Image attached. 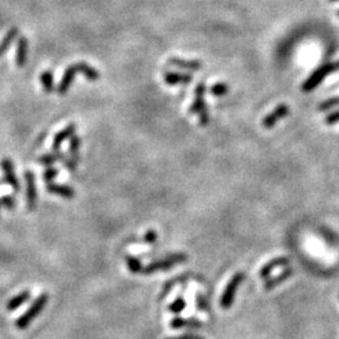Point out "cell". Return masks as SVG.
<instances>
[{
  "mask_svg": "<svg viewBox=\"0 0 339 339\" xmlns=\"http://www.w3.org/2000/svg\"><path fill=\"white\" fill-rule=\"evenodd\" d=\"M0 167H2L3 176H4V182L8 184L15 192L20 191V184H19L17 175H15L14 164L10 159L5 157L0 161Z\"/></svg>",
  "mask_w": 339,
  "mask_h": 339,
  "instance_id": "obj_8",
  "label": "cell"
},
{
  "mask_svg": "<svg viewBox=\"0 0 339 339\" xmlns=\"http://www.w3.org/2000/svg\"><path fill=\"white\" fill-rule=\"evenodd\" d=\"M48 300H49L48 293H42V294L38 295L34 302H32L31 306L15 321V327L18 329H27L32 324V322L40 316L43 309L48 304Z\"/></svg>",
  "mask_w": 339,
  "mask_h": 339,
  "instance_id": "obj_2",
  "label": "cell"
},
{
  "mask_svg": "<svg viewBox=\"0 0 339 339\" xmlns=\"http://www.w3.org/2000/svg\"><path fill=\"white\" fill-rule=\"evenodd\" d=\"M66 157V154L61 151H51L50 153H45L43 156H40L38 159V164H40L42 166L49 167L51 165H54L56 162L63 161V159Z\"/></svg>",
  "mask_w": 339,
  "mask_h": 339,
  "instance_id": "obj_19",
  "label": "cell"
},
{
  "mask_svg": "<svg viewBox=\"0 0 339 339\" xmlns=\"http://www.w3.org/2000/svg\"><path fill=\"white\" fill-rule=\"evenodd\" d=\"M203 93H205V85L200 83L197 85L196 89H195V98L192 102L191 108H190V112L195 113V115H199L200 124L201 126H207L208 124V112L207 107H206L205 101H203Z\"/></svg>",
  "mask_w": 339,
  "mask_h": 339,
  "instance_id": "obj_5",
  "label": "cell"
},
{
  "mask_svg": "<svg viewBox=\"0 0 339 339\" xmlns=\"http://www.w3.org/2000/svg\"><path fill=\"white\" fill-rule=\"evenodd\" d=\"M334 106H339V97L337 98H330V99H327V101L322 102L321 105H319V111L321 112H325L327 110H329V108L334 107Z\"/></svg>",
  "mask_w": 339,
  "mask_h": 339,
  "instance_id": "obj_29",
  "label": "cell"
},
{
  "mask_svg": "<svg viewBox=\"0 0 339 339\" xmlns=\"http://www.w3.org/2000/svg\"><path fill=\"white\" fill-rule=\"evenodd\" d=\"M75 131H77V124L74 123H69L68 126L64 127L63 129H61L58 134H56V136H54L53 143H51V150L59 151L62 143H63L64 141L70 140V138L75 135Z\"/></svg>",
  "mask_w": 339,
  "mask_h": 339,
  "instance_id": "obj_10",
  "label": "cell"
},
{
  "mask_svg": "<svg viewBox=\"0 0 339 339\" xmlns=\"http://www.w3.org/2000/svg\"><path fill=\"white\" fill-rule=\"evenodd\" d=\"M227 91H229V87L225 85V83H216V85H214L213 87H211L210 92H211V94H214V96L222 97L227 93Z\"/></svg>",
  "mask_w": 339,
  "mask_h": 339,
  "instance_id": "obj_27",
  "label": "cell"
},
{
  "mask_svg": "<svg viewBox=\"0 0 339 339\" xmlns=\"http://www.w3.org/2000/svg\"><path fill=\"white\" fill-rule=\"evenodd\" d=\"M24 180H25V200H27V208L29 211H33L37 207L38 200V191L37 184H35V175L33 171L28 170L24 172Z\"/></svg>",
  "mask_w": 339,
  "mask_h": 339,
  "instance_id": "obj_7",
  "label": "cell"
},
{
  "mask_svg": "<svg viewBox=\"0 0 339 339\" xmlns=\"http://www.w3.org/2000/svg\"><path fill=\"white\" fill-rule=\"evenodd\" d=\"M288 115H289L288 106H285V105L278 106V107L274 108L273 112L269 113L267 117H264V119H263V122H262L263 127H264V128H271V127L275 126V124L278 123L281 118L286 117Z\"/></svg>",
  "mask_w": 339,
  "mask_h": 339,
  "instance_id": "obj_9",
  "label": "cell"
},
{
  "mask_svg": "<svg viewBox=\"0 0 339 339\" xmlns=\"http://www.w3.org/2000/svg\"><path fill=\"white\" fill-rule=\"evenodd\" d=\"M289 264V257H275V259H273L271 262L268 263V264H265L264 267L262 268V270H260V278H268V276L270 275L271 271L274 269H276V268H280V267H286V265Z\"/></svg>",
  "mask_w": 339,
  "mask_h": 339,
  "instance_id": "obj_16",
  "label": "cell"
},
{
  "mask_svg": "<svg viewBox=\"0 0 339 339\" xmlns=\"http://www.w3.org/2000/svg\"><path fill=\"white\" fill-rule=\"evenodd\" d=\"M47 191L51 195H57V196L64 197V199H73V197L75 196V191L73 187L68 185H62V184H47Z\"/></svg>",
  "mask_w": 339,
  "mask_h": 339,
  "instance_id": "obj_11",
  "label": "cell"
},
{
  "mask_svg": "<svg viewBox=\"0 0 339 339\" xmlns=\"http://www.w3.org/2000/svg\"><path fill=\"white\" fill-rule=\"evenodd\" d=\"M0 205L5 207L7 210H13L17 206V201L12 195H5V196L0 197Z\"/></svg>",
  "mask_w": 339,
  "mask_h": 339,
  "instance_id": "obj_26",
  "label": "cell"
},
{
  "mask_svg": "<svg viewBox=\"0 0 339 339\" xmlns=\"http://www.w3.org/2000/svg\"><path fill=\"white\" fill-rule=\"evenodd\" d=\"M186 260H187V255L182 253L167 255V256L164 257V259H160L157 260V262H152L151 264H148L147 267L143 268L142 273L141 274L151 275V274L157 273V271L169 270L171 268L176 267V265L184 264V263H186Z\"/></svg>",
  "mask_w": 339,
  "mask_h": 339,
  "instance_id": "obj_4",
  "label": "cell"
},
{
  "mask_svg": "<svg viewBox=\"0 0 339 339\" xmlns=\"http://www.w3.org/2000/svg\"><path fill=\"white\" fill-rule=\"evenodd\" d=\"M157 240V232L154 230H148L143 237V243L146 244H154Z\"/></svg>",
  "mask_w": 339,
  "mask_h": 339,
  "instance_id": "obj_30",
  "label": "cell"
},
{
  "mask_svg": "<svg viewBox=\"0 0 339 339\" xmlns=\"http://www.w3.org/2000/svg\"><path fill=\"white\" fill-rule=\"evenodd\" d=\"M63 166L66 167L68 171H70V172H74V171H77V164H78V160L77 159H73V157H64L63 159Z\"/></svg>",
  "mask_w": 339,
  "mask_h": 339,
  "instance_id": "obj_28",
  "label": "cell"
},
{
  "mask_svg": "<svg viewBox=\"0 0 339 339\" xmlns=\"http://www.w3.org/2000/svg\"><path fill=\"white\" fill-rule=\"evenodd\" d=\"M80 147H81V138L78 137L77 135H74L72 138H70V141H69V154H70V157L80 160V156H78V152H80Z\"/></svg>",
  "mask_w": 339,
  "mask_h": 339,
  "instance_id": "obj_23",
  "label": "cell"
},
{
  "mask_svg": "<svg viewBox=\"0 0 339 339\" xmlns=\"http://www.w3.org/2000/svg\"><path fill=\"white\" fill-rule=\"evenodd\" d=\"M329 2H332V3H335V2H339V0H329Z\"/></svg>",
  "mask_w": 339,
  "mask_h": 339,
  "instance_id": "obj_34",
  "label": "cell"
},
{
  "mask_svg": "<svg viewBox=\"0 0 339 339\" xmlns=\"http://www.w3.org/2000/svg\"><path fill=\"white\" fill-rule=\"evenodd\" d=\"M78 73H82L87 80H89L91 82H94V81H97L99 78V73L96 68L91 67L89 64L85 63V62H78V63L72 64V66H69L64 70L61 82H59L58 87H57L58 94L63 96V94L67 93L69 87L72 86L73 81H74V77Z\"/></svg>",
  "mask_w": 339,
  "mask_h": 339,
  "instance_id": "obj_1",
  "label": "cell"
},
{
  "mask_svg": "<svg viewBox=\"0 0 339 339\" xmlns=\"http://www.w3.org/2000/svg\"><path fill=\"white\" fill-rule=\"evenodd\" d=\"M3 182H4V181H3V180H0V185H2V184H3Z\"/></svg>",
  "mask_w": 339,
  "mask_h": 339,
  "instance_id": "obj_35",
  "label": "cell"
},
{
  "mask_svg": "<svg viewBox=\"0 0 339 339\" xmlns=\"http://www.w3.org/2000/svg\"><path fill=\"white\" fill-rule=\"evenodd\" d=\"M126 260H127V267H128V269L132 274H141V273H142V270H143L142 263H141V260L138 259V257L127 256Z\"/></svg>",
  "mask_w": 339,
  "mask_h": 339,
  "instance_id": "obj_22",
  "label": "cell"
},
{
  "mask_svg": "<svg viewBox=\"0 0 339 339\" xmlns=\"http://www.w3.org/2000/svg\"><path fill=\"white\" fill-rule=\"evenodd\" d=\"M338 70H339V61L332 62V63L323 64L322 67L317 68V69L314 70L310 75H309L308 80L303 83L302 91L304 92V93H309V92H311L313 89H316L317 87L321 85V83L323 82V80H324L327 75L332 74V73H334V72H338Z\"/></svg>",
  "mask_w": 339,
  "mask_h": 339,
  "instance_id": "obj_3",
  "label": "cell"
},
{
  "mask_svg": "<svg viewBox=\"0 0 339 339\" xmlns=\"http://www.w3.org/2000/svg\"><path fill=\"white\" fill-rule=\"evenodd\" d=\"M171 328H173V329H180V328H201L202 327V323L199 321V319H195V318H189V319H185V318H180V317H176V318H173L172 321L170 323Z\"/></svg>",
  "mask_w": 339,
  "mask_h": 339,
  "instance_id": "obj_18",
  "label": "cell"
},
{
  "mask_svg": "<svg viewBox=\"0 0 339 339\" xmlns=\"http://www.w3.org/2000/svg\"><path fill=\"white\" fill-rule=\"evenodd\" d=\"M31 290L25 289L23 292H20L19 294L13 297L12 299H9V302L7 303V310L8 311H14L18 308H20L21 305L25 304L29 299H31Z\"/></svg>",
  "mask_w": 339,
  "mask_h": 339,
  "instance_id": "obj_15",
  "label": "cell"
},
{
  "mask_svg": "<svg viewBox=\"0 0 339 339\" xmlns=\"http://www.w3.org/2000/svg\"><path fill=\"white\" fill-rule=\"evenodd\" d=\"M244 278H245V275H244V273H241V271L240 273H237L234 276H232L231 280L229 281V284H227L226 288H225L224 293H222L221 295L220 299L221 308L229 309L230 306L232 305L235 295H237V290L239 286H240V284L244 281Z\"/></svg>",
  "mask_w": 339,
  "mask_h": 339,
  "instance_id": "obj_6",
  "label": "cell"
},
{
  "mask_svg": "<svg viewBox=\"0 0 339 339\" xmlns=\"http://www.w3.org/2000/svg\"><path fill=\"white\" fill-rule=\"evenodd\" d=\"M196 304H197V308H199L200 310H202V311H206L208 309V305H207V303H206V299L202 297L201 294H199L196 297Z\"/></svg>",
  "mask_w": 339,
  "mask_h": 339,
  "instance_id": "obj_31",
  "label": "cell"
},
{
  "mask_svg": "<svg viewBox=\"0 0 339 339\" xmlns=\"http://www.w3.org/2000/svg\"><path fill=\"white\" fill-rule=\"evenodd\" d=\"M324 122L327 124H334V123H338L339 122V111L337 112H333L330 113V115H328L327 117H325Z\"/></svg>",
  "mask_w": 339,
  "mask_h": 339,
  "instance_id": "obj_32",
  "label": "cell"
},
{
  "mask_svg": "<svg viewBox=\"0 0 339 339\" xmlns=\"http://www.w3.org/2000/svg\"><path fill=\"white\" fill-rule=\"evenodd\" d=\"M293 271L292 268H286L285 270L281 271L280 274H278L276 276H273V278H269L267 279V281L264 283V289L265 290H271L274 288H276L278 285H280L281 283H284V281H286L290 276L293 275Z\"/></svg>",
  "mask_w": 339,
  "mask_h": 339,
  "instance_id": "obj_14",
  "label": "cell"
},
{
  "mask_svg": "<svg viewBox=\"0 0 339 339\" xmlns=\"http://www.w3.org/2000/svg\"><path fill=\"white\" fill-rule=\"evenodd\" d=\"M167 339H202V338L199 337V335L190 334V333H187V334H182V335H180V337H172V338H167Z\"/></svg>",
  "mask_w": 339,
  "mask_h": 339,
  "instance_id": "obj_33",
  "label": "cell"
},
{
  "mask_svg": "<svg viewBox=\"0 0 339 339\" xmlns=\"http://www.w3.org/2000/svg\"><path fill=\"white\" fill-rule=\"evenodd\" d=\"M40 85H42L45 93H51L54 91V75L50 69L44 70L40 74Z\"/></svg>",
  "mask_w": 339,
  "mask_h": 339,
  "instance_id": "obj_21",
  "label": "cell"
},
{
  "mask_svg": "<svg viewBox=\"0 0 339 339\" xmlns=\"http://www.w3.org/2000/svg\"><path fill=\"white\" fill-rule=\"evenodd\" d=\"M28 58V39L25 37H20L17 43V51H15V64L19 68H23L27 64Z\"/></svg>",
  "mask_w": 339,
  "mask_h": 339,
  "instance_id": "obj_12",
  "label": "cell"
},
{
  "mask_svg": "<svg viewBox=\"0 0 339 339\" xmlns=\"http://www.w3.org/2000/svg\"><path fill=\"white\" fill-rule=\"evenodd\" d=\"M58 175H59V170L56 169V167L49 166L44 170V172H43V180H44V182L47 184L53 182V180H56V177Z\"/></svg>",
  "mask_w": 339,
  "mask_h": 339,
  "instance_id": "obj_25",
  "label": "cell"
},
{
  "mask_svg": "<svg viewBox=\"0 0 339 339\" xmlns=\"http://www.w3.org/2000/svg\"><path fill=\"white\" fill-rule=\"evenodd\" d=\"M185 308H186V302H185V299H184L182 295H180V297L176 298V300L172 303V304H170L169 310L173 314H178V313H181V311H182Z\"/></svg>",
  "mask_w": 339,
  "mask_h": 339,
  "instance_id": "obj_24",
  "label": "cell"
},
{
  "mask_svg": "<svg viewBox=\"0 0 339 339\" xmlns=\"http://www.w3.org/2000/svg\"><path fill=\"white\" fill-rule=\"evenodd\" d=\"M18 35H19L18 28H12L10 31H8V33L4 35V38H3L2 42H0V57L9 49L10 45L13 44V42L18 38Z\"/></svg>",
  "mask_w": 339,
  "mask_h": 339,
  "instance_id": "obj_20",
  "label": "cell"
},
{
  "mask_svg": "<svg viewBox=\"0 0 339 339\" xmlns=\"http://www.w3.org/2000/svg\"><path fill=\"white\" fill-rule=\"evenodd\" d=\"M164 80L167 85L176 86V85H187V83L191 82L192 77L191 74H186V73L169 72L164 75Z\"/></svg>",
  "mask_w": 339,
  "mask_h": 339,
  "instance_id": "obj_17",
  "label": "cell"
},
{
  "mask_svg": "<svg viewBox=\"0 0 339 339\" xmlns=\"http://www.w3.org/2000/svg\"><path fill=\"white\" fill-rule=\"evenodd\" d=\"M0 206H2V205H0Z\"/></svg>",
  "mask_w": 339,
  "mask_h": 339,
  "instance_id": "obj_37",
  "label": "cell"
},
{
  "mask_svg": "<svg viewBox=\"0 0 339 339\" xmlns=\"http://www.w3.org/2000/svg\"><path fill=\"white\" fill-rule=\"evenodd\" d=\"M167 64L171 67L180 68L185 70H199L201 68V63L195 59H181V58H170Z\"/></svg>",
  "mask_w": 339,
  "mask_h": 339,
  "instance_id": "obj_13",
  "label": "cell"
},
{
  "mask_svg": "<svg viewBox=\"0 0 339 339\" xmlns=\"http://www.w3.org/2000/svg\"><path fill=\"white\" fill-rule=\"evenodd\" d=\"M338 17H339V12H338Z\"/></svg>",
  "mask_w": 339,
  "mask_h": 339,
  "instance_id": "obj_36",
  "label": "cell"
}]
</instances>
